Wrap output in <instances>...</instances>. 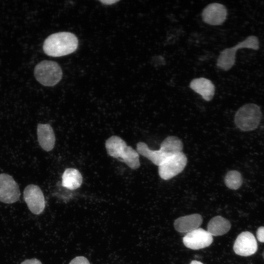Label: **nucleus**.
I'll return each instance as SVG.
<instances>
[{
  "instance_id": "f257e3e1",
  "label": "nucleus",
  "mask_w": 264,
  "mask_h": 264,
  "mask_svg": "<svg viewBox=\"0 0 264 264\" xmlns=\"http://www.w3.org/2000/svg\"><path fill=\"white\" fill-rule=\"evenodd\" d=\"M78 45V39L74 34L60 32L50 35L45 40L43 50L48 56L61 57L74 52Z\"/></svg>"
},
{
  "instance_id": "f03ea898",
  "label": "nucleus",
  "mask_w": 264,
  "mask_h": 264,
  "mask_svg": "<svg viewBox=\"0 0 264 264\" xmlns=\"http://www.w3.org/2000/svg\"><path fill=\"white\" fill-rule=\"evenodd\" d=\"M259 48L260 42L258 38L254 35L249 36L235 45L221 50L217 58L216 66L222 70L228 71L235 64L238 50L248 48L257 50Z\"/></svg>"
},
{
  "instance_id": "7ed1b4c3",
  "label": "nucleus",
  "mask_w": 264,
  "mask_h": 264,
  "mask_svg": "<svg viewBox=\"0 0 264 264\" xmlns=\"http://www.w3.org/2000/svg\"><path fill=\"white\" fill-rule=\"evenodd\" d=\"M262 115V111L258 105L248 103L238 110L234 116V122L237 128L241 131H251L258 127Z\"/></svg>"
},
{
  "instance_id": "20e7f679",
  "label": "nucleus",
  "mask_w": 264,
  "mask_h": 264,
  "mask_svg": "<svg viewBox=\"0 0 264 264\" xmlns=\"http://www.w3.org/2000/svg\"><path fill=\"white\" fill-rule=\"evenodd\" d=\"M62 70L55 62L44 60L38 63L34 69L36 80L45 86H53L62 78Z\"/></svg>"
},
{
  "instance_id": "39448f33",
  "label": "nucleus",
  "mask_w": 264,
  "mask_h": 264,
  "mask_svg": "<svg viewBox=\"0 0 264 264\" xmlns=\"http://www.w3.org/2000/svg\"><path fill=\"white\" fill-rule=\"evenodd\" d=\"M187 163V157L182 152L170 155L158 166L159 175L164 180L170 179L180 173Z\"/></svg>"
},
{
  "instance_id": "423d86ee",
  "label": "nucleus",
  "mask_w": 264,
  "mask_h": 264,
  "mask_svg": "<svg viewBox=\"0 0 264 264\" xmlns=\"http://www.w3.org/2000/svg\"><path fill=\"white\" fill-rule=\"evenodd\" d=\"M20 195L19 185L13 177L6 173L0 174V201L13 203L19 200Z\"/></svg>"
},
{
  "instance_id": "0eeeda50",
  "label": "nucleus",
  "mask_w": 264,
  "mask_h": 264,
  "mask_svg": "<svg viewBox=\"0 0 264 264\" xmlns=\"http://www.w3.org/2000/svg\"><path fill=\"white\" fill-rule=\"evenodd\" d=\"M23 198L29 210L34 214H41L45 206L43 193L37 185L30 184L23 191Z\"/></svg>"
},
{
  "instance_id": "6e6552de",
  "label": "nucleus",
  "mask_w": 264,
  "mask_h": 264,
  "mask_svg": "<svg viewBox=\"0 0 264 264\" xmlns=\"http://www.w3.org/2000/svg\"><path fill=\"white\" fill-rule=\"evenodd\" d=\"M227 17V10L222 4L213 2L203 9L201 17L203 21L210 25L218 26L223 24Z\"/></svg>"
},
{
  "instance_id": "1a4fd4ad",
  "label": "nucleus",
  "mask_w": 264,
  "mask_h": 264,
  "mask_svg": "<svg viewBox=\"0 0 264 264\" xmlns=\"http://www.w3.org/2000/svg\"><path fill=\"white\" fill-rule=\"evenodd\" d=\"M213 241V236L207 230L200 228L187 233L183 238L185 246L193 250L205 248L209 246Z\"/></svg>"
},
{
  "instance_id": "9d476101",
  "label": "nucleus",
  "mask_w": 264,
  "mask_h": 264,
  "mask_svg": "<svg viewBox=\"0 0 264 264\" xmlns=\"http://www.w3.org/2000/svg\"><path fill=\"white\" fill-rule=\"evenodd\" d=\"M258 249L257 241L252 233L244 231L237 237L233 245L235 253L241 256H249L256 253Z\"/></svg>"
},
{
  "instance_id": "9b49d317",
  "label": "nucleus",
  "mask_w": 264,
  "mask_h": 264,
  "mask_svg": "<svg viewBox=\"0 0 264 264\" xmlns=\"http://www.w3.org/2000/svg\"><path fill=\"white\" fill-rule=\"evenodd\" d=\"M189 87L206 101L212 100L215 93L214 84L210 80L204 77L193 79L189 84Z\"/></svg>"
},
{
  "instance_id": "f8f14e48",
  "label": "nucleus",
  "mask_w": 264,
  "mask_h": 264,
  "mask_svg": "<svg viewBox=\"0 0 264 264\" xmlns=\"http://www.w3.org/2000/svg\"><path fill=\"white\" fill-rule=\"evenodd\" d=\"M37 133L41 147L46 152L51 151L55 143V134L52 127L48 124L39 123L37 125Z\"/></svg>"
},
{
  "instance_id": "ddd939ff",
  "label": "nucleus",
  "mask_w": 264,
  "mask_h": 264,
  "mask_svg": "<svg viewBox=\"0 0 264 264\" xmlns=\"http://www.w3.org/2000/svg\"><path fill=\"white\" fill-rule=\"evenodd\" d=\"M202 222L201 216L194 214L177 218L175 220L174 225L177 232L188 233L198 228Z\"/></svg>"
},
{
  "instance_id": "4468645a",
  "label": "nucleus",
  "mask_w": 264,
  "mask_h": 264,
  "mask_svg": "<svg viewBox=\"0 0 264 264\" xmlns=\"http://www.w3.org/2000/svg\"><path fill=\"white\" fill-rule=\"evenodd\" d=\"M127 147L125 141L116 135L110 137L105 142V147L108 154L119 160L123 156Z\"/></svg>"
},
{
  "instance_id": "2eb2a0df",
  "label": "nucleus",
  "mask_w": 264,
  "mask_h": 264,
  "mask_svg": "<svg viewBox=\"0 0 264 264\" xmlns=\"http://www.w3.org/2000/svg\"><path fill=\"white\" fill-rule=\"evenodd\" d=\"M136 151L142 156L146 157L154 165L159 166L162 161L168 156L160 149L153 150L150 149L148 145L143 142H139L136 145Z\"/></svg>"
},
{
  "instance_id": "dca6fc26",
  "label": "nucleus",
  "mask_w": 264,
  "mask_h": 264,
  "mask_svg": "<svg viewBox=\"0 0 264 264\" xmlns=\"http://www.w3.org/2000/svg\"><path fill=\"white\" fill-rule=\"evenodd\" d=\"M231 223L226 219L216 216L211 219L207 225V231L213 236L223 235L227 233L231 228Z\"/></svg>"
},
{
  "instance_id": "f3484780",
  "label": "nucleus",
  "mask_w": 264,
  "mask_h": 264,
  "mask_svg": "<svg viewBox=\"0 0 264 264\" xmlns=\"http://www.w3.org/2000/svg\"><path fill=\"white\" fill-rule=\"evenodd\" d=\"M83 182L80 172L74 168L66 169L62 175V186L70 190L79 188Z\"/></svg>"
},
{
  "instance_id": "a211bd4d",
  "label": "nucleus",
  "mask_w": 264,
  "mask_h": 264,
  "mask_svg": "<svg viewBox=\"0 0 264 264\" xmlns=\"http://www.w3.org/2000/svg\"><path fill=\"white\" fill-rule=\"evenodd\" d=\"M183 143L181 140L175 136L167 137L161 143L160 150L168 155L182 152Z\"/></svg>"
},
{
  "instance_id": "6ab92c4d",
  "label": "nucleus",
  "mask_w": 264,
  "mask_h": 264,
  "mask_svg": "<svg viewBox=\"0 0 264 264\" xmlns=\"http://www.w3.org/2000/svg\"><path fill=\"white\" fill-rule=\"evenodd\" d=\"M119 160L132 169H136L140 166L139 154L130 146H127L123 156Z\"/></svg>"
},
{
  "instance_id": "aec40b11",
  "label": "nucleus",
  "mask_w": 264,
  "mask_h": 264,
  "mask_svg": "<svg viewBox=\"0 0 264 264\" xmlns=\"http://www.w3.org/2000/svg\"><path fill=\"white\" fill-rule=\"evenodd\" d=\"M225 185L232 190H237L242 185V178L241 174L236 170L228 171L224 178Z\"/></svg>"
},
{
  "instance_id": "412c9836",
  "label": "nucleus",
  "mask_w": 264,
  "mask_h": 264,
  "mask_svg": "<svg viewBox=\"0 0 264 264\" xmlns=\"http://www.w3.org/2000/svg\"><path fill=\"white\" fill-rule=\"evenodd\" d=\"M69 264H90V263L86 257L78 256L73 259Z\"/></svg>"
},
{
  "instance_id": "4be33fe9",
  "label": "nucleus",
  "mask_w": 264,
  "mask_h": 264,
  "mask_svg": "<svg viewBox=\"0 0 264 264\" xmlns=\"http://www.w3.org/2000/svg\"><path fill=\"white\" fill-rule=\"evenodd\" d=\"M257 238L260 242H264V226H260L256 232Z\"/></svg>"
},
{
  "instance_id": "5701e85b",
  "label": "nucleus",
  "mask_w": 264,
  "mask_h": 264,
  "mask_svg": "<svg viewBox=\"0 0 264 264\" xmlns=\"http://www.w3.org/2000/svg\"><path fill=\"white\" fill-rule=\"evenodd\" d=\"M21 264H42L40 261L37 259H27L23 261Z\"/></svg>"
},
{
  "instance_id": "b1692460",
  "label": "nucleus",
  "mask_w": 264,
  "mask_h": 264,
  "mask_svg": "<svg viewBox=\"0 0 264 264\" xmlns=\"http://www.w3.org/2000/svg\"><path fill=\"white\" fill-rule=\"evenodd\" d=\"M100 1L105 4L110 5L119 1V0H100Z\"/></svg>"
},
{
  "instance_id": "393cba45",
  "label": "nucleus",
  "mask_w": 264,
  "mask_h": 264,
  "mask_svg": "<svg viewBox=\"0 0 264 264\" xmlns=\"http://www.w3.org/2000/svg\"><path fill=\"white\" fill-rule=\"evenodd\" d=\"M190 264H203L201 262L198 261H192Z\"/></svg>"
},
{
  "instance_id": "a878e982",
  "label": "nucleus",
  "mask_w": 264,
  "mask_h": 264,
  "mask_svg": "<svg viewBox=\"0 0 264 264\" xmlns=\"http://www.w3.org/2000/svg\"><path fill=\"white\" fill-rule=\"evenodd\" d=\"M263 257L264 259V251L263 252Z\"/></svg>"
}]
</instances>
